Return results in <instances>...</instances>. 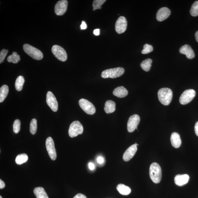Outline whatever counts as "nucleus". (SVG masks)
Segmentation results:
<instances>
[{
  "instance_id": "nucleus-11",
  "label": "nucleus",
  "mask_w": 198,
  "mask_h": 198,
  "mask_svg": "<svg viewBox=\"0 0 198 198\" xmlns=\"http://www.w3.org/2000/svg\"><path fill=\"white\" fill-rule=\"evenodd\" d=\"M127 21L125 17H120L115 24V30L119 34H122L127 29Z\"/></svg>"
},
{
  "instance_id": "nucleus-15",
  "label": "nucleus",
  "mask_w": 198,
  "mask_h": 198,
  "mask_svg": "<svg viewBox=\"0 0 198 198\" xmlns=\"http://www.w3.org/2000/svg\"><path fill=\"white\" fill-rule=\"evenodd\" d=\"M171 14V11L168 8L163 7L158 11L156 19L158 21H162L168 18Z\"/></svg>"
},
{
  "instance_id": "nucleus-23",
  "label": "nucleus",
  "mask_w": 198,
  "mask_h": 198,
  "mask_svg": "<svg viewBox=\"0 0 198 198\" xmlns=\"http://www.w3.org/2000/svg\"><path fill=\"white\" fill-rule=\"evenodd\" d=\"M8 87L6 85H4L0 88V103H3L7 97L8 93Z\"/></svg>"
},
{
  "instance_id": "nucleus-13",
  "label": "nucleus",
  "mask_w": 198,
  "mask_h": 198,
  "mask_svg": "<svg viewBox=\"0 0 198 198\" xmlns=\"http://www.w3.org/2000/svg\"><path fill=\"white\" fill-rule=\"evenodd\" d=\"M68 3L66 0L59 1L55 6V12L58 16H62L66 12L68 7Z\"/></svg>"
},
{
  "instance_id": "nucleus-41",
  "label": "nucleus",
  "mask_w": 198,
  "mask_h": 198,
  "mask_svg": "<svg viewBox=\"0 0 198 198\" xmlns=\"http://www.w3.org/2000/svg\"><path fill=\"white\" fill-rule=\"evenodd\" d=\"M195 36L196 40L198 43V31L195 33Z\"/></svg>"
},
{
  "instance_id": "nucleus-16",
  "label": "nucleus",
  "mask_w": 198,
  "mask_h": 198,
  "mask_svg": "<svg viewBox=\"0 0 198 198\" xmlns=\"http://www.w3.org/2000/svg\"><path fill=\"white\" fill-rule=\"evenodd\" d=\"M179 51L180 53L185 54L189 59H192L195 57V53L193 50L190 45H185L180 48Z\"/></svg>"
},
{
  "instance_id": "nucleus-29",
  "label": "nucleus",
  "mask_w": 198,
  "mask_h": 198,
  "mask_svg": "<svg viewBox=\"0 0 198 198\" xmlns=\"http://www.w3.org/2000/svg\"><path fill=\"white\" fill-rule=\"evenodd\" d=\"M106 0H94L93 4V10L97 9H100L102 8L101 6L105 3Z\"/></svg>"
},
{
  "instance_id": "nucleus-7",
  "label": "nucleus",
  "mask_w": 198,
  "mask_h": 198,
  "mask_svg": "<svg viewBox=\"0 0 198 198\" xmlns=\"http://www.w3.org/2000/svg\"><path fill=\"white\" fill-rule=\"evenodd\" d=\"M52 53L59 60L65 62L67 59V54L64 49L60 45H54L52 47Z\"/></svg>"
},
{
  "instance_id": "nucleus-26",
  "label": "nucleus",
  "mask_w": 198,
  "mask_h": 198,
  "mask_svg": "<svg viewBox=\"0 0 198 198\" xmlns=\"http://www.w3.org/2000/svg\"><path fill=\"white\" fill-rule=\"evenodd\" d=\"M28 159V156L25 153L19 154L16 158V163L17 164L20 165L27 162Z\"/></svg>"
},
{
  "instance_id": "nucleus-32",
  "label": "nucleus",
  "mask_w": 198,
  "mask_h": 198,
  "mask_svg": "<svg viewBox=\"0 0 198 198\" xmlns=\"http://www.w3.org/2000/svg\"><path fill=\"white\" fill-rule=\"evenodd\" d=\"M153 51V47L152 45L148 44H145L143 46V49L141 51L143 54H147Z\"/></svg>"
},
{
  "instance_id": "nucleus-14",
  "label": "nucleus",
  "mask_w": 198,
  "mask_h": 198,
  "mask_svg": "<svg viewBox=\"0 0 198 198\" xmlns=\"http://www.w3.org/2000/svg\"><path fill=\"white\" fill-rule=\"evenodd\" d=\"M137 144L136 143L131 146L124 153L123 159L125 162H128L133 157L137 151Z\"/></svg>"
},
{
  "instance_id": "nucleus-12",
  "label": "nucleus",
  "mask_w": 198,
  "mask_h": 198,
  "mask_svg": "<svg viewBox=\"0 0 198 198\" xmlns=\"http://www.w3.org/2000/svg\"><path fill=\"white\" fill-rule=\"evenodd\" d=\"M46 102L47 105L54 112L57 111L58 103L56 98L51 91H48L46 95Z\"/></svg>"
},
{
  "instance_id": "nucleus-37",
  "label": "nucleus",
  "mask_w": 198,
  "mask_h": 198,
  "mask_svg": "<svg viewBox=\"0 0 198 198\" xmlns=\"http://www.w3.org/2000/svg\"><path fill=\"white\" fill-rule=\"evenodd\" d=\"M195 134L198 136V121L195 124Z\"/></svg>"
},
{
  "instance_id": "nucleus-36",
  "label": "nucleus",
  "mask_w": 198,
  "mask_h": 198,
  "mask_svg": "<svg viewBox=\"0 0 198 198\" xmlns=\"http://www.w3.org/2000/svg\"><path fill=\"white\" fill-rule=\"evenodd\" d=\"M73 198H87L86 195L81 193L78 194Z\"/></svg>"
},
{
  "instance_id": "nucleus-1",
  "label": "nucleus",
  "mask_w": 198,
  "mask_h": 198,
  "mask_svg": "<svg viewBox=\"0 0 198 198\" xmlns=\"http://www.w3.org/2000/svg\"><path fill=\"white\" fill-rule=\"evenodd\" d=\"M173 97V93L171 89L163 88L158 92V97L160 103L164 105H168L171 103Z\"/></svg>"
},
{
  "instance_id": "nucleus-10",
  "label": "nucleus",
  "mask_w": 198,
  "mask_h": 198,
  "mask_svg": "<svg viewBox=\"0 0 198 198\" xmlns=\"http://www.w3.org/2000/svg\"><path fill=\"white\" fill-rule=\"evenodd\" d=\"M45 145L50 157L52 160H55L56 158V152L54 141L51 137L47 139Z\"/></svg>"
},
{
  "instance_id": "nucleus-39",
  "label": "nucleus",
  "mask_w": 198,
  "mask_h": 198,
  "mask_svg": "<svg viewBox=\"0 0 198 198\" xmlns=\"http://www.w3.org/2000/svg\"><path fill=\"white\" fill-rule=\"evenodd\" d=\"M5 183L1 179H0V189H3L5 188Z\"/></svg>"
},
{
  "instance_id": "nucleus-8",
  "label": "nucleus",
  "mask_w": 198,
  "mask_h": 198,
  "mask_svg": "<svg viewBox=\"0 0 198 198\" xmlns=\"http://www.w3.org/2000/svg\"><path fill=\"white\" fill-rule=\"evenodd\" d=\"M79 103L80 108L86 114L90 115L95 114L96 110L94 106L88 100L83 99H80Z\"/></svg>"
},
{
  "instance_id": "nucleus-30",
  "label": "nucleus",
  "mask_w": 198,
  "mask_h": 198,
  "mask_svg": "<svg viewBox=\"0 0 198 198\" xmlns=\"http://www.w3.org/2000/svg\"><path fill=\"white\" fill-rule=\"evenodd\" d=\"M190 14L193 17L198 16V1H195L191 6Z\"/></svg>"
},
{
  "instance_id": "nucleus-27",
  "label": "nucleus",
  "mask_w": 198,
  "mask_h": 198,
  "mask_svg": "<svg viewBox=\"0 0 198 198\" xmlns=\"http://www.w3.org/2000/svg\"><path fill=\"white\" fill-rule=\"evenodd\" d=\"M7 60L8 62L17 64L20 60V56L17 52H13L11 55L8 56Z\"/></svg>"
},
{
  "instance_id": "nucleus-42",
  "label": "nucleus",
  "mask_w": 198,
  "mask_h": 198,
  "mask_svg": "<svg viewBox=\"0 0 198 198\" xmlns=\"http://www.w3.org/2000/svg\"><path fill=\"white\" fill-rule=\"evenodd\" d=\"M0 198H3V197H2L1 195L0 196Z\"/></svg>"
},
{
  "instance_id": "nucleus-4",
  "label": "nucleus",
  "mask_w": 198,
  "mask_h": 198,
  "mask_svg": "<svg viewBox=\"0 0 198 198\" xmlns=\"http://www.w3.org/2000/svg\"><path fill=\"white\" fill-rule=\"evenodd\" d=\"M125 73V69L122 67L106 69L102 72L101 77L103 78H116L121 77Z\"/></svg>"
},
{
  "instance_id": "nucleus-21",
  "label": "nucleus",
  "mask_w": 198,
  "mask_h": 198,
  "mask_svg": "<svg viewBox=\"0 0 198 198\" xmlns=\"http://www.w3.org/2000/svg\"><path fill=\"white\" fill-rule=\"evenodd\" d=\"M117 189L120 194L128 195L131 192V189L129 187L123 184H119L117 186Z\"/></svg>"
},
{
  "instance_id": "nucleus-20",
  "label": "nucleus",
  "mask_w": 198,
  "mask_h": 198,
  "mask_svg": "<svg viewBox=\"0 0 198 198\" xmlns=\"http://www.w3.org/2000/svg\"><path fill=\"white\" fill-rule=\"evenodd\" d=\"M105 105V107L104 109L106 114L113 113L116 110V104L114 101L108 100L106 102Z\"/></svg>"
},
{
  "instance_id": "nucleus-25",
  "label": "nucleus",
  "mask_w": 198,
  "mask_h": 198,
  "mask_svg": "<svg viewBox=\"0 0 198 198\" xmlns=\"http://www.w3.org/2000/svg\"><path fill=\"white\" fill-rule=\"evenodd\" d=\"M24 82L25 80L23 76H19L17 78L15 83V88L17 91H21L22 90Z\"/></svg>"
},
{
  "instance_id": "nucleus-18",
  "label": "nucleus",
  "mask_w": 198,
  "mask_h": 198,
  "mask_svg": "<svg viewBox=\"0 0 198 198\" xmlns=\"http://www.w3.org/2000/svg\"><path fill=\"white\" fill-rule=\"evenodd\" d=\"M171 142L173 146L178 148L181 145L182 141L179 134L177 132H174L172 134L171 136Z\"/></svg>"
},
{
  "instance_id": "nucleus-3",
  "label": "nucleus",
  "mask_w": 198,
  "mask_h": 198,
  "mask_svg": "<svg viewBox=\"0 0 198 198\" xmlns=\"http://www.w3.org/2000/svg\"><path fill=\"white\" fill-rule=\"evenodd\" d=\"M23 49L26 53L35 60H40L43 58L42 52L32 45L27 44L24 45Z\"/></svg>"
},
{
  "instance_id": "nucleus-28",
  "label": "nucleus",
  "mask_w": 198,
  "mask_h": 198,
  "mask_svg": "<svg viewBox=\"0 0 198 198\" xmlns=\"http://www.w3.org/2000/svg\"><path fill=\"white\" fill-rule=\"evenodd\" d=\"M37 129V121L35 119L32 120L30 125V131L32 135L35 134Z\"/></svg>"
},
{
  "instance_id": "nucleus-6",
  "label": "nucleus",
  "mask_w": 198,
  "mask_h": 198,
  "mask_svg": "<svg viewBox=\"0 0 198 198\" xmlns=\"http://www.w3.org/2000/svg\"><path fill=\"white\" fill-rule=\"evenodd\" d=\"M195 95V91L193 89H188L182 93L179 98V102L182 105H186L192 100Z\"/></svg>"
},
{
  "instance_id": "nucleus-17",
  "label": "nucleus",
  "mask_w": 198,
  "mask_h": 198,
  "mask_svg": "<svg viewBox=\"0 0 198 198\" xmlns=\"http://www.w3.org/2000/svg\"><path fill=\"white\" fill-rule=\"evenodd\" d=\"M189 179L187 174L177 175L174 178L175 184L179 186H182L188 183Z\"/></svg>"
},
{
  "instance_id": "nucleus-40",
  "label": "nucleus",
  "mask_w": 198,
  "mask_h": 198,
  "mask_svg": "<svg viewBox=\"0 0 198 198\" xmlns=\"http://www.w3.org/2000/svg\"><path fill=\"white\" fill-rule=\"evenodd\" d=\"M93 33L96 36H99L100 34V29H97L94 30Z\"/></svg>"
},
{
  "instance_id": "nucleus-19",
  "label": "nucleus",
  "mask_w": 198,
  "mask_h": 198,
  "mask_svg": "<svg viewBox=\"0 0 198 198\" xmlns=\"http://www.w3.org/2000/svg\"><path fill=\"white\" fill-rule=\"evenodd\" d=\"M113 94L117 97L122 98L126 96L128 94V91L123 86L117 87L113 91Z\"/></svg>"
},
{
  "instance_id": "nucleus-2",
  "label": "nucleus",
  "mask_w": 198,
  "mask_h": 198,
  "mask_svg": "<svg viewBox=\"0 0 198 198\" xmlns=\"http://www.w3.org/2000/svg\"><path fill=\"white\" fill-rule=\"evenodd\" d=\"M149 175L151 180L154 183H159L162 178V171L160 165L156 163H152L149 169Z\"/></svg>"
},
{
  "instance_id": "nucleus-22",
  "label": "nucleus",
  "mask_w": 198,
  "mask_h": 198,
  "mask_svg": "<svg viewBox=\"0 0 198 198\" xmlns=\"http://www.w3.org/2000/svg\"><path fill=\"white\" fill-rule=\"evenodd\" d=\"M34 192L36 198H49L44 188L42 187H37L34 189Z\"/></svg>"
},
{
  "instance_id": "nucleus-38",
  "label": "nucleus",
  "mask_w": 198,
  "mask_h": 198,
  "mask_svg": "<svg viewBox=\"0 0 198 198\" xmlns=\"http://www.w3.org/2000/svg\"><path fill=\"white\" fill-rule=\"evenodd\" d=\"M88 167L89 169H90L91 170H93V169H94L95 168L94 165V164L93 163H92L90 162L89 163Z\"/></svg>"
},
{
  "instance_id": "nucleus-34",
  "label": "nucleus",
  "mask_w": 198,
  "mask_h": 198,
  "mask_svg": "<svg viewBox=\"0 0 198 198\" xmlns=\"http://www.w3.org/2000/svg\"><path fill=\"white\" fill-rule=\"evenodd\" d=\"M97 161L99 164H103L104 162V158L101 156H99L97 159Z\"/></svg>"
},
{
  "instance_id": "nucleus-33",
  "label": "nucleus",
  "mask_w": 198,
  "mask_h": 198,
  "mask_svg": "<svg viewBox=\"0 0 198 198\" xmlns=\"http://www.w3.org/2000/svg\"><path fill=\"white\" fill-rule=\"evenodd\" d=\"M8 51V50L3 49L0 53V63L2 64L4 60L7 56Z\"/></svg>"
},
{
  "instance_id": "nucleus-5",
  "label": "nucleus",
  "mask_w": 198,
  "mask_h": 198,
  "mask_svg": "<svg viewBox=\"0 0 198 198\" xmlns=\"http://www.w3.org/2000/svg\"><path fill=\"white\" fill-rule=\"evenodd\" d=\"M83 131V126L79 121H75L71 124L69 129V135L71 138L75 137Z\"/></svg>"
},
{
  "instance_id": "nucleus-35",
  "label": "nucleus",
  "mask_w": 198,
  "mask_h": 198,
  "mask_svg": "<svg viewBox=\"0 0 198 198\" xmlns=\"http://www.w3.org/2000/svg\"><path fill=\"white\" fill-rule=\"evenodd\" d=\"M80 28L82 30L85 29L87 28V25L85 22L84 21H82L81 25H80Z\"/></svg>"
},
{
  "instance_id": "nucleus-24",
  "label": "nucleus",
  "mask_w": 198,
  "mask_h": 198,
  "mask_svg": "<svg viewBox=\"0 0 198 198\" xmlns=\"http://www.w3.org/2000/svg\"><path fill=\"white\" fill-rule=\"evenodd\" d=\"M152 62V60L151 59H147L141 63V67L145 71H149L151 69Z\"/></svg>"
},
{
  "instance_id": "nucleus-31",
  "label": "nucleus",
  "mask_w": 198,
  "mask_h": 198,
  "mask_svg": "<svg viewBox=\"0 0 198 198\" xmlns=\"http://www.w3.org/2000/svg\"><path fill=\"white\" fill-rule=\"evenodd\" d=\"M21 122L19 119H16L14 121L13 128L15 133H18L20 130Z\"/></svg>"
},
{
  "instance_id": "nucleus-9",
  "label": "nucleus",
  "mask_w": 198,
  "mask_h": 198,
  "mask_svg": "<svg viewBox=\"0 0 198 198\" xmlns=\"http://www.w3.org/2000/svg\"><path fill=\"white\" fill-rule=\"evenodd\" d=\"M140 118L139 115L135 114L131 116L127 123V130L130 132H132L137 129L138 126L140 122Z\"/></svg>"
}]
</instances>
